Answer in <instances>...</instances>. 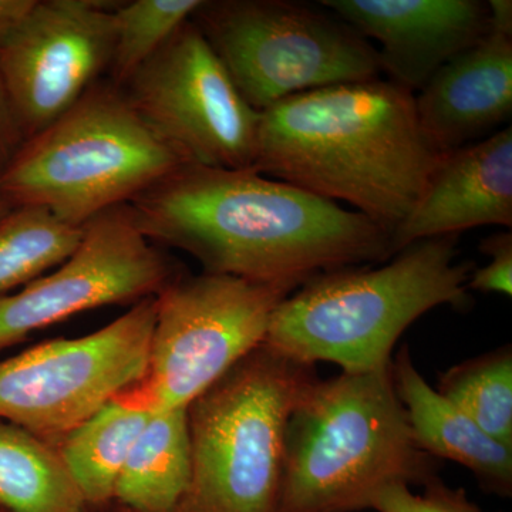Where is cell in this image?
<instances>
[{"label":"cell","instance_id":"obj_1","mask_svg":"<svg viewBox=\"0 0 512 512\" xmlns=\"http://www.w3.org/2000/svg\"><path fill=\"white\" fill-rule=\"evenodd\" d=\"M153 244L208 274L298 289L335 269L386 262L390 235L335 202L254 168L183 164L128 204Z\"/></svg>","mask_w":512,"mask_h":512},{"label":"cell","instance_id":"obj_2","mask_svg":"<svg viewBox=\"0 0 512 512\" xmlns=\"http://www.w3.org/2000/svg\"><path fill=\"white\" fill-rule=\"evenodd\" d=\"M443 156L421 130L414 93L380 77L296 94L261 111L252 168L346 202L392 237Z\"/></svg>","mask_w":512,"mask_h":512},{"label":"cell","instance_id":"obj_3","mask_svg":"<svg viewBox=\"0 0 512 512\" xmlns=\"http://www.w3.org/2000/svg\"><path fill=\"white\" fill-rule=\"evenodd\" d=\"M458 237L416 242L379 268L313 276L279 303L264 345L305 365L330 362L346 373L392 363L404 330L424 313L467 301L471 262L457 261Z\"/></svg>","mask_w":512,"mask_h":512},{"label":"cell","instance_id":"obj_4","mask_svg":"<svg viewBox=\"0 0 512 512\" xmlns=\"http://www.w3.org/2000/svg\"><path fill=\"white\" fill-rule=\"evenodd\" d=\"M397 397L392 363L315 379L286 429L279 512H355L394 483L431 480Z\"/></svg>","mask_w":512,"mask_h":512},{"label":"cell","instance_id":"obj_5","mask_svg":"<svg viewBox=\"0 0 512 512\" xmlns=\"http://www.w3.org/2000/svg\"><path fill=\"white\" fill-rule=\"evenodd\" d=\"M187 164L113 82H97L69 110L26 138L0 175V197L40 207L72 227L128 205Z\"/></svg>","mask_w":512,"mask_h":512},{"label":"cell","instance_id":"obj_6","mask_svg":"<svg viewBox=\"0 0 512 512\" xmlns=\"http://www.w3.org/2000/svg\"><path fill=\"white\" fill-rule=\"evenodd\" d=\"M312 365L262 343L187 407L191 480L175 512H279L286 429Z\"/></svg>","mask_w":512,"mask_h":512},{"label":"cell","instance_id":"obj_7","mask_svg":"<svg viewBox=\"0 0 512 512\" xmlns=\"http://www.w3.org/2000/svg\"><path fill=\"white\" fill-rule=\"evenodd\" d=\"M249 106L380 79L370 40L333 13L291 0H202L191 16Z\"/></svg>","mask_w":512,"mask_h":512},{"label":"cell","instance_id":"obj_8","mask_svg":"<svg viewBox=\"0 0 512 512\" xmlns=\"http://www.w3.org/2000/svg\"><path fill=\"white\" fill-rule=\"evenodd\" d=\"M293 291L208 272L171 279L156 295L146 375L128 396L153 414L187 409L265 342L275 309Z\"/></svg>","mask_w":512,"mask_h":512},{"label":"cell","instance_id":"obj_9","mask_svg":"<svg viewBox=\"0 0 512 512\" xmlns=\"http://www.w3.org/2000/svg\"><path fill=\"white\" fill-rule=\"evenodd\" d=\"M156 296L76 339L33 346L0 363V420L55 444L146 375Z\"/></svg>","mask_w":512,"mask_h":512},{"label":"cell","instance_id":"obj_10","mask_svg":"<svg viewBox=\"0 0 512 512\" xmlns=\"http://www.w3.org/2000/svg\"><path fill=\"white\" fill-rule=\"evenodd\" d=\"M121 89L187 163L254 167L259 111L239 93L191 19Z\"/></svg>","mask_w":512,"mask_h":512},{"label":"cell","instance_id":"obj_11","mask_svg":"<svg viewBox=\"0 0 512 512\" xmlns=\"http://www.w3.org/2000/svg\"><path fill=\"white\" fill-rule=\"evenodd\" d=\"M171 279L173 269L130 207L111 208L84 225L66 261L22 291L0 296V350L77 313L156 296Z\"/></svg>","mask_w":512,"mask_h":512},{"label":"cell","instance_id":"obj_12","mask_svg":"<svg viewBox=\"0 0 512 512\" xmlns=\"http://www.w3.org/2000/svg\"><path fill=\"white\" fill-rule=\"evenodd\" d=\"M99 0H37L0 43V77L26 138L76 103L113 55V12Z\"/></svg>","mask_w":512,"mask_h":512},{"label":"cell","instance_id":"obj_13","mask_svg":"<svg viewBox=\"0 0 512 512\" xmlns=\"http://www.w3.org/2000/svg\"><path fill=\"white\" fill-rule=\"evenodd\" d=\"M320 5L375 40L387 80L414 94L490 32L488 5L481 0H322Z\"/></svg>","mask_w":512,"mask_h":512},{"label":"cell","instance_id":"obj_14","mask_svg":"<svg viewBox=\"0 0 512 512\" xmlns=\"http://www.w3.org/2000/svg\"><path fill=\"white\" fill-rule=\"evenodd\" d=\"M487 225L512 227L511 126L441 157L412 214L390 237L392 254Z\"/></svg>","mask_w":512,"mask_h":512},{"label":"cell","instance_id":"obj_15","mask_svg":"<svg viewBox=\"0 0 512 512\" xmlns=\"http://www.w3.org/2000/svg\"><path fill=\"white\" fill-rule=\"evenodd\" d=\"M424 136L440 154L477 143L512 114V37L487 35L414 94Z\"/></svg>","mask_w":512,"mask_h":512},{"label":"cell","instance_id":"obj_16","mask_svg":"<svg viewBox=\"0 0 512 512\" xmlns=\"http://www.w3.org/2000/svg\"><path fill=\"white\" fill-rule=\"evenodd\" d=\"M392 376L417 447L427 456L467 467L487 490L504 497L511 495L512 448L488 436L433 389L413 365L407 348L392 360Z\"/></svg>","mask_w":512,"mask_h":512},{"label":"cell","instance_id":"obj_17","mask_svg":"<svg viewBox=\"0 0 512 512\" xmlns=\"http://www.w3.org/2000/svg\"><path fill=\"white\" fill-rule=\"evenodd\" d=\"M153 413L126 392L74 427L56 444L86 505L113 500L117 480Z\"/></svg>","mask_w":512,"mask_h":512},{"label":"cell","instance_id":"obj_18","mask_svg":"<svg viewBox=\"0 0 512 512\" xmlns=\"http://www.w3.org/2000/svg\"><path fill=\"white\" fill-rule=\"evenodd\" d=\"M191 480L187 409L151 416L131 450L113 500L130 512H175Z\"/></svg>","mask_w":512,"mask_h":512},{"label":"cell","instance_id":"obj_19","mask_svg":"<svg viewBox=\"0 0 512 512\" xmlns=\"http://www.w3.org/2000/svg\"><path fill=\"white\" fill-rule=\"evenodd\" d=\"M56 446L0 420V510L84 512Z\"/></svg>","mask_w":512,"mask_h":512},{"label":"cell","instance_id":"obj_20","mask_svg":"<svg viewBox=\"0 0 512 512\" xmlns=\"http://www.w3.org/2000/svg\"><path fill=\"white\" fill-rule=\"evenodd\" d=\"M83 228L40 207H16L0 221V296L35 281L79 247Z\"/></svg>","mask_w":512,"mask_h":512},{"label":"cell","instance_id":"obj_21","mask_svg":"<svg viewBox=\"0 0 512 512\" xmlns=\"http://www.w3.org/2000/svg\"><path fill=\"white\" fill-rule=\"evenodd\" d=\"M488 436L512 448V352L493 350L451 367L439 390Z\"/></svg>","mask_w":512,"mask_h":512},{"label":"cell","instance_id":"obj_22","mask_svg":"<svg viewBox=\"0 0 512 512\" xmlns=\"http://www.w3.org/2000/svg\"><path fill=\"white\" fill-rule=\"evenodd\" d=\"M202 0H134L113 12L111 82L126 86L178 28L191 19Z\"/></svg>","mask_w":512,"mask_h":512},{"label":"cell","instance_id":"obj_23","mask_svg":"<svg viewBox=\"0 0 512 512\" xmlns=\"http://www.w3.org/2000/svg\"><path fill=\"white\" fill-rule=\"evenodd\" d=\"M370 508L377 512H480L466 491L447 487L437 478L426 483L423 494H413L409 484L394 483L373 497Z\"/></svg>","mask_w":512,"mask_h":512},{"label":"cell","instance_id":"obj_24","mask_svg":"<svg viewBox=\"0 0 512 512\" xmlns=\"http://www.w3.org/2000/svg\"><path fill=\"white\" fill-rule=\"evenodd\" d=\"M481 251L490 256L483 268L471 272L467 288L473 291L512 295V234L500 232L484 239Z\"/></svg>","mask_w":512,"mask_h":512},{"label":"cell","instance_id":"obj_25","mask_svg":"<svg viewBox=\"0 0 512 512\" xmlns=\"http://www.w3.org/2000/svg\"><path fill=\"white\" fill-rule=\"evenodd\" d=\"M23 141L25 136L0 77V175L5 173Z\"/></svg>","mask_w":512,"mask_h":512},{"label":"cell","instance_id":"obj_26","mask_svg":"<svg viewBox=\"0 0 512 512\" xmlns=\"http://www.w3.org/2000/svg\"><path fill=\"white\" fill-rule=\"evenodd\" d=\"M36 3L37 0H0V43L28 18Z\"/></svg>","mask_w":512,"mask_h":512},{"label":"cell","instance_id":"obj_27","mask_svg":"<svg viewBox=\"0 0 512 512\" xmlns=\"http://www.w3.org/2000/svg\"><path fill=\"white\" fill-rule=\"evenodd\" d=\"M488 5V25L491 32L512 37L511 0H490Z\"/></svg>","mask_w":512,"mask_h":512},{"label":"cell","instance_id":"obj_28","mask_svg":"<svg viewBox=\"0 0 512 512\" xmlns=\"http://www.w3.org/2000/svg\"><path fill=\"white\" fill-rule=\"evenodd\" d=\"M12 208V205H10L8 201L0 197V221L8 215V212L12 210Z\"/></svg>","mask_w":512,"mask_h":512},{"label":"cell","instance_id":"obj_29","mask_svg":"<svg viewBox=\"0 0 512 512\" xmlns=\"http://www.w3.org/2000/svg\"><path fill=\"white\" fill-rule=\"evenodd\" d=\"M0 512H6V511L0 510Z\"/></svg>","mask_w":512,"mask_h":512}]
</instances>
